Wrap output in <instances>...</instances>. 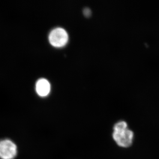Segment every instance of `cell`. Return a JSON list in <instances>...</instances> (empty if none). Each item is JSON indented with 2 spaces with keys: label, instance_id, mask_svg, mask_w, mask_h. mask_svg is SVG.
<instances>
[{
  "label": "cell",
  "instance_id": "6da1fadb",
  "mask_svg": "<svg viewBox=\"0 0 159 159\" xmlns=\"http://www.w3.org/2000/svg\"><path fill=\"white\" fill-rule=\"evenodd\" d=\"M113 140L119 147L123 148L130 147L134 143V134L128 127L127 122L119 120L113 127Z\"/></svg>",
  "mask_w": 159,
  "mask_h": 159
},
{
  "label": "cell",
  "instance_id": "7a4b0ae2",
  "mask_svg": "<svg viewBox=\"0 0 159 159\" xmlns=\"http://www.w3.org/2000/svg\"><path fill=\"white\" fill-rule=\"evenodd\" d=\"M16 144L9 139L0 140V159H14L17 156Z\"/></svg>",
  "mask_w": 159,
  "mask_h": 159
},
{
  "label": "cell",
  "instance_id": "3957f363",
  "mask_svg": "<svg viewBox=\"0 0 159 159\" xmlns=\"http://www.w3.org/2000/svg\"><path fill=\"white\" fill-rule=\"evenodd\" d=\"M69 40V36L66 30L62 28H56L52 30L49 35L50 43L56 48L65 46Z\"/></svg>",
  "mask_w": 159,
  "mask_h": 159
},
{
  "label": "cell",
  "instance_id": "277c9868",
  "mask_svg": "<svg viewBox=\"0 0 159 159\" xmlns=\"http://www.w3.org/2000/svg\"><path fill=\"white\" fill-rule=\"evenodd\" d=\"M36 89L37 93L39 96L42 97L47 96L51 90L50 83L45 79H40L36 84Z\"/></svg>",
  "mask_w": 159,
  "mask_h": 159
},
{
  "label": "cell",
  "instance_id": "5b68a950",
  "mask_svg": "<svg viewBox=\"0 0 159 159\" xmlns=\"http://www.w3.org/2000/svg\"><path fill=\"white\" fill-rule=\"evenodd\" d=\"M83 14L86 17H89L91 16L92 11L89 8H85L83 11Z\"/></svg>",
  "mask_w": 159,
  "mask_h": 159
}]
</instances>
